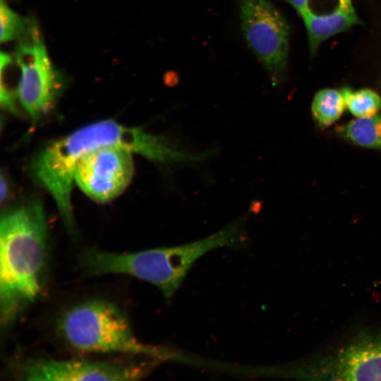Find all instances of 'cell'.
<instances>
[{
  "label": "cell",
  "instance_id": "1",
  "mask_svg": "<svg viewBox=\"0 0 381 381\" xmlns=\"http://www.w3.org/2000/svg\"><path fill=\"white\" fill-rule=\"evenodd\" d=\"M49 258L48 227L40 200L6 209L0 220V324L6 329L40 296Z\"/></svg>",
  "mask_w": 381,
  "mask_h": 381
},
{
  "label": "cell",
  "instance_id": "2",
  "mask_svg": "<svg viewBox=\"0 0 381 381\" xmlns=\"http://www.w3.org/2000/svg\"><path fill=\"white\" fill-rule=\"evenodd\" d=\"M161 138L140 128L103 120L83 126L47 145L34 159L31 172L51 194L68 231L73 230L71 190L79 159L96 148L117 145L154 162Z\"/></svg>",
  "mask_w": 381,
  "mask_h": 381
},
{
  "label": "cell",
  "instance_id": "3",
  "mask_svg": "<svg viewBox=\"0 0 381 381\" xmlns=\"http://www.w3.org/2000/svg\"><path fill=\"white\" fill-rule=\"evenodd\" d=\"M243 229V221L239 219L202 239L133 253L90 248L79 254L78 262L89 277L123 274L146 282L156 286L169 301L196 260L213 249L239 245Z\"/></svg>",
  "mask_w": 381,
  "mask_h": 381
},
{
  "label": "cell",
  "instance_id": "4",
  "mask_svg": "<svg viewBox=\"0 0 381 381\" xmlns=\"http://www.w3.org/2000/svg\"><path fill=\"white\" fill-rule=\"evenodd\" d=\"M57 329L68 345L79 351L128 354L157 361L168 358L164 349L139 340L123 312L107 300L93 298L73 306L59 318Z\"/></svg>",
  "mask_w": 381,
  "mask_h": 381
},
{
  "label": "cell",
  "instance_id": "5",
  "mask_svg": "<svg viewBox=\"0 0 381 381\" xmlns=\"http://www.w3.org/2000/svg\"><path fill=\"white\" fill-rule=\"evenodd\" d=\"M285 375L305 380H381V329L362 327L334 347L291 364Z\"/></svg>",
  "mask_w": 381,
  "mask_h": 381
},
{
  "label": "cell",
  "instance_id": "6",
  "mask_svg": "<svg viewBox=\"0 0 381 381\" xmlns=\"http://www.w3.org/2000/svg\"><path fill=\"white\" fill-rule=\"evenodd\" d=\"M18 41L14 57L20 68L19 101L36 121L54 107L66 79L52 64L34 19Z\"/></svg>",
  "mask_w": 381,
  "mask_h": 381
},
{
  "label": "cell",
  "instance_id": "7",
  "mask_svg": "<svg viewBox=\"0 0 381 381\" xmlns=\"http://www.w3.org/2000/svg\"><path fill=\"white\" fill-rule=\"evenodd\" d=\"M241 25L251 51L272 82L285 78L289 48L290 26L270 0H238Z\"/></svg>",
  "mask_w": 381,
  "mask_h": 381
},
{
  "label": "cell",
  "instance_id": "8",
  "mask_svg": "<svg viewBox=\"0 0 381 381\" xmlns=\"http://www.w3.org/2000/svg\"><path fill=\"white\" fill-rule=\"evenodd\" d=\"M158 361H113L83 358H32L19 363L18 375L27 380L132 381L146 376Z\"/></svg>",
  "mask_w": 381,
  "mask_h": 381
},
{
  "label": "cell",
  "instance_id": "9",
  "mask_svg": "<svg viewBox=\"0 0 381 381\" xmlns=\"http://www.w3.org/2000/svg\"><path fill=\"white\" fill-rule=\"evenodd\" d=\"M132 154L128 148L117 145L96 148L79 159L74 181L92 200H111L122 193L133 177Z\"/></svg>",
  "mask_w": 381,
  "mask_h": 381
},
{
  "label": "cell",
  "instance_id": "10",
  "mask_svg": "<svg viewBox=\"0 0 381 381\" xmlns=\"http://www.w3.org/2000/svg\"><path fill=\"white\" fill-rule=\"evenodd\" d=\"M299 16L307 31L312 55L326 40L361 23L354 8H340L325 14L305 11Z\"/></svg>",
  "mask_w": 381,
  "mask_h": 381
},
{
  "label": "cell",
  "instance_id": "11",
  "mask_svg": "<svg viewBox=\"0 0 381 381\" xmlns=\"http://www.w3.org/2000/svg\"><path fill=\"white\" fill-rule=\"evenodd\" d=\"M339 138L356 146L381 150V111L364 118H356L336 129Z\"/></svg>",
  "mask_w": 381,
  "mask_h": 381
},
{
  "label": "cell",
  "instance_id": "12",
  "mask_svg": "<svg viewBox=\"0 0 381 381\" xmlns=\"http://www.w3.org/2000/svg\"><path fill=\"white\" fill-rule=\"evenodd\" d=\"M346 109V102L341 89L323 88L318 90L310 105L312 119L321 128L332 126Z\"/></svg>",
  "mask_w": 381,
  "mask_h": 381
},
{
  "label": "cell",
  "instance_id": "13",
  "mask_svg": "<svg viewBox=\"0 0 381 381\" xmlns=\"http://www.w3.org/2000/svg\"><path fill=\"white\" fill-rule=\"evenodd\" d=\"M0 99L5 109L16 112L19 99L20 68L15 57L1 52L0 54Z\"/></svg>",
  "mask_w": 381,
  "mask_h": 381
},
{
  "label": "cell",
  "instance_id": "14",
  "mask_svg": "<svg viewBox=\"0 0 381 381\" xmlns=\"http://www.w3.org/2000/svg\"><path fill=\"white\" fill-rule=\"evenodd\" d=\"M346 109L356 118L369 117L381 111V97L368 88L353 90L344 86L341 88Z\"/></svg>",
  "mask_w": 381,
  "mask_h": 381
},
{
  "label": "cell",
  "instance_id": "15",
  "mask_svg": "<svg viewBox=\"0 0 381 381\" xmlns=\"http://www.w3.org/2000/svg\"><path fill=\"white\" fill-rule=\"evenodd\" d=\"M0 18L1 43L18 40L25 32L32 19L15 13L3 0L1 1Z\"/></svg>",
  "mask_w": 381,
  "mask_h": 381
},
{
  "label": "cell",
  "instance_id": "16",
  "mask_svg": "<svg viewBox=\"0 0 381 381\" xmlns=\"http://www.w3.org/2000/svg\"><path fill=\"white\" fill-rule=\"evenodd\" d=\"M7 189L8 188H7V184H6V180L1 176V202H3L4 198L6 197Z\"/></svg>",
  "mask_w": 381,
  "mask_h": 381
}]
</instances>
